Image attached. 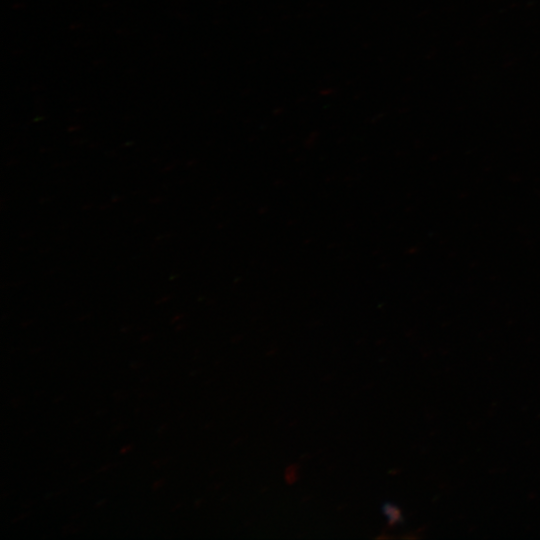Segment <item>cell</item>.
<instances>
[{
	"label": "cell",
	"mask_w": 540,
	"mask_h": 540,
	"mask_svg": "<svg viewBox=\"0 0 540 540\" xmlns=\"http://www.w3.org/2000/svg\"><path fill=\"white\" fill-rule=\"evenodd\" d=\"M383 513L389 519L390 525H395L403 522L402 513L399 507L391 503H385L383 505Z\"/></svg>",
	"instance_id": "6da1fadb"
},
{
	"label": "cell",
	"mask_w": 540,
	"mask_h": 540,
	"mask_svg": "<svg viewBox=\"0 0 540 540\" xmlns=\"http://www.w3.org/2000/svg\"><path fill=\"white\" fill-rule=\"evenodd\" d=\"M296 476H297V468L295 465L293 466H289L287 471H286V480L289 482V483H292L296 480Z\"/></svg>",
	"instance_id": "7a4b0ae2"
}]
</instances>
